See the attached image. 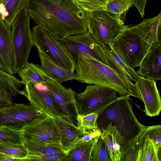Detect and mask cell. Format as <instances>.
Wrapping results in <instances>:
<instances>
[{
  "instance_id": "6da1fadb",
  "label": "cell",
  "mask_w": 161,
  "mask_h": 161,
  "mask_svg": "<svg viewBox=\"0 0 161 161\" xmlns=\"http://www.w3.org/2000/svg\"><path fill=\"white\" fill-rule=\"evenodd\" d=\"M32 19L60 38L88 32L86 12L72 0H30L27 7Z\"/></svg>"
},
{
  "instance_id": "7a4b0ae2",
  "label": "cell",
  "mask_w": 161,
  "mask_h": 161,
  "mask_svg": "<svg viewBox=\"0 0 161 161\" xmlns=\"http://www.w3.org/2000/svg\"><path fill=\"white\" fill-rule=\"evenodd\" d=\"M129 98L128 95L117 97L98 112L97 128L102 131L111 123L124 138L121 152L130 142L140 136L146 127L137 119Z\"/></svg>"
},
{
  "instance_id": "3957f363",
  "label": "cell",
  "mask_w": 161,
  "mask_h": 161,
  "mask_svg": "<svg viewBox=\"0 0 161 161\" xmlns=\"http://www.w3.org/2000/svg\"><path fill=\"white\" fill-rule=\"evenodd\" d=\"M75 62V74L80 82L109 87L120 96L135 97L126 81L106 65L83 54L77 56Z\"/></svg>"
},
{
  "instance_id": "277c9868",
  "label": "cell",
  "mask_w": 161,
  "mask_h": 161,
  "mask_svg": "<svg viewBox=\"0 0 161 161\" xmlns=\"http://www.w3.org/2000/svg\"><path fill=\"white\" fill-rule=\"evenodd\" d=\"M129 67H139L151 47L142 37L136 25L125 26L109 45Z\"/></svg>"
},
{
  "instance_id": "5b68a950",
  "label": "cell",
  "mask_w": 161,
  "mask_h": 161,
  "mask_svg": "<svg viewBox=\"0 0 161 161\" xmlns=\"http://www.w3.org/2000/svg\"><path fill=\"white\" fill-rule=\"evenodd\" d=\"M88 32L102 48L110 45L125 26L121 16L105 9L86 12Z\"/></svg>"
},
{
  "instance_id": "8992f818",
  "label": "cell",
  "mask_w": 161,
  "mask_h": 161,
  "mask_svg": "<svg viewBox=\"0 0 161 161\" xmlns=\"http://www.w3.org/2000/svg\"><path fill=\"white\" fill-rule=\"evenodd\" d=\"M31 31L33 46L42 50L60 67L74 72L75 62L62 45L57 35L39 25L35 26Z\"/></svg>"
},
{
  "instance_id": "52a82bcc",
  "label": "cell",
  "mask_w": 161,
  "mask_h": 161,
  "mask_svg": "<svg viewBox=\"0 0 161 161\" xmlns=\"http://www.w3.org/2000/svg\"><path fill=\"white\" fill-rule=\"evenodd\" d=\"M31 19L26 7L17 15L11 26L15 74L28 63L30 52L33 46Z\"/></svg>"
},
{
  "instance_id": "ba28073f",
  "label": "cell",
  "mask_w": 161,
  "mask_h": 161,
  "mask_svg": "<svg viewBox=\"0 0 161 161\" xmlns=\"http://www.w3.org/2000/svg\"><path fill=\"white\" fill-rule=\"evenodd\" d=\"M117 92L109 87L95 85L86 86L85 90L76 95L79 114L98 112L114 100Z\"/></svg>"
},
{
  "instance_id": "9c48e42d",
  "label": "cell",
  "mask_w": 161,
  "mask_h": 161,
  "mask_svg": "<svg viewBox=\"0 0 161 161\" xmlns=\"http://www.w3.org/2000/svg\"><path fill=\"white\" fill-rule=\"evenodd\" d=\"M47 116L31 104H13L0 108V126L21 130Z\"/></svg>"
},
{
  "instance_id": "30bf717a",
  "label": "cell",
  "mask_w": 161,
  "mask_h": 161,
  "mask_svg": "<svg viewBox=\"0 0 161 161\" xmlns=\"http://www.w3.org/2000/svg\"><path fill=\"white\" fill-rule=\"evenodd\" d=\"M45 77L43 84L47 91L61 108L70 123L77 126L79 114L76 104V92L70 87H64L46 73Z\"/></svg>"
},
{
  "instance_id": "8fae6325",
  "label": "cell",
  "mask_w": 161,
  "mask_h": 161,
  "mask_svg": "<svg viewBox=\"0 0 161 161\" xmlns=\"http://www.w3.org/2000/svg\"><path fill=\"white\" fill-rule=\"evenodd\" d=\"M18 93L25 97L30 104L44 114L53 118L61 119L71 124L61 108L46 89H40L36 84L29 83L25 85L23 90H19Z\"/></svg>"
},
{
  "instance_id": "7c38bea8",
  "label": "cell",
  "mask_w": 161,
  "mask_h": 161,
  "mask_svg": "<svg viewBox=\"0 0 161 161\" xmlns=\"http://www.w3.org/2000/svg\"><path fill=\"white\" fill-rule=\"evenodd\" d=\"M59 40L75 62L78 55L83 54L90 56L106 65L99 46L88 31L65 38H59Z\"/></svg>"
},
{
  "instance_id": "4fadbf2b",
  "label": "cell",
  "mask_w": 161,
  "mask_h": 161,
  "mask_svg": "<svg viewBox=\"0 0 161 161\" xmlns=\"http://www.w3.org/2000/svg\"><path fill=\"white\" fill-rule=\"evenodd\" d=\"M21 131L24 141L60 142L57 126L50 116L26 125Z\"/></svg>"
},
{
  "instance_id": "5bb4252c",
  "label": "cell",
  "mask_w": 161,
  "mask_h": 161,
  "mask_svg": "<svg viewBox=\"0 0 161 161\" xmlns=\"http://www.w3.org/2000/svg\"><path fill=\"white\" fill-rule=\"evenodd\" d=\"M156 82L138 75L135 84L144 104V111L151 117L158 115L161 110L160 93Z\"/></svg>"
},
{
  "instance_id": "9a60e30c",
  "label": "cell",
  "mask_w": 161,
  "mask_h": 161,
  "mask_svg": "<svg viewBox=\"0 0 161 161\" xmlns=\"http://www.w3.org/2000/svg\"><path fill=\"white\" fill-rule=\"evenodd\" d=\"M106 62V65L113 69L126 82L135 97L142 101L141 96L135 84L138 76L136 71L126 64L122 58L108 45L102 48L99 47Z\"/></svg>"
},
{
  "instance_id": "2e32d148",
  "label": "cell",
  "mask_w": 161,
  "mask_h": 161,
  "mask_svg": "<svg viewBox=\"0 0 161 161\" xmlns=\"http://www.w3.org/2000/svg\"><path fill=\"white\" fill-rule=\"evenodd\" d=\"M136 72L142 77L156 81L161 80V43L152 45Z\"/></svg>"
},
{
  "instance_id": "e0dca14e",
  "label": "cell",
  "mask_w": 161,
  "mask_h": 161,
  "mask_svg": "<svg viewBox=\"0 0 161 161\" xmlns=\"http://www.w3.org/2000/svg\"><path fill=\"white\" fill-rule=\"evenodd\" d=\"M0 57L4 70L11 75L15 74L11 26L7 25L0 16Z\"/></svg>"
},
{
  "instance_id": "ac0fdd59",
  "label": "cell",
  "mask_w": 161,
  "mask_h": 161,
  "mask_svg": "<svg viewBox=\"0 0 161 161\" xmlns=\"http://www.w3.org/2000/svg\"><path fill=\"white\" fill-rule=\"evenodd\" d=\"M53 118L58 130L62 147L66 153L77 144L82 131L78 127L61 119Z\"/></svg>"
},
{
  "instance_id": "d6986e66",
  "label": "cell",
  "mask_w": 161,
  "mask_h": 161,
  "mask_svg": "<svg viewBox=\"0 0 161 161\" xmlns=\"http://www.w3.org/2000/svg\"><path fill=\"white\" fill-rule=\"evenodd\" d=\"M109 152L112 161H120L124 138L111 123L102 131L100 136Z\"/></svg>"
},
{
  "instance_id": "ffe728a7",
  "label": "cell",
  "mask_w": 161,
  "mask_h": 161,
  "mask_svg": "<svg viewBox=\"0 0 161 161\" xmlns=\"http://www.w3.org/2000/svg\"><path fill=\"white\" fill-rule=\"evenodd\" d=\"M37 49L41 66L48 75L60 84L68 80H77L75 73L60 67L42 50L39 49Z\"/></svg>"
},
{
  "instance_id": "44dd1931",
  "label": "cell",
  "mask_w": 161,
  "mask_h": 161,
  "mask_svg": "<svg viewBox=\"0 0 161 161\" xmlns=\"http://www.w3.org/2000/svg\"><path fill=\"white\" fill-rule=\"evenodd\" d=\"M143 19L136 25L142 37L151 46L161 42V14Z\"/></svg>"
},
{
  "instance_id": "7402d4cb",
  "label": "cell",
  "mask_w": 161,
  "mask_h": 161,
  "mask_svg": "<svg viewBox=\"0 0 161 161\" xmlns=\"http://www.w3.org/2000/svg\"><path fill=\"white\" fill-rule=\"evenodd\" d=\"M30 0H0V16L8 25L11 26L18 13L27 7Z\"/></svg>"
},
{
  "instance_id": "603a6c76",
  "label": "cell",
  "mask_w": 161,
  "mask_h": 161,
  "mask_svg": "<svg viewBox=\"0 0 161 161\" xmlns=\"http://www.w3.org/2000/svg\"><path fill=\"white\" fill-rule=\"evenodd\" d=\"M21 78V85L29 83L43 84L45 81L46 73L41 65L28 63L17 73Z\"/></svg>"
},
{
  "instance_id": "cb8c5ba5",
  "label": "cell",
  "mask_w": 161,
  "mask_h": 161,
  "mask_svg": "<svg viewBox=\"0 0 161 161\" xmlns=\"http://www.w3.org/2000/svg\"><path fill=\"white\" fill-rule=\"evenodd\" d=\"M161 153L153 141L143 132L139 138L137 161H161Z\"/></svg>"
},
{
  "instance_id": "d4e9b609",
  "label": "cell",
  "mask_w": 161,
  "mask_h": 161,
  "mask_svg": "<svg viewBox=\"0 0 161 161\" xmlns=\"http://www.w3.org/2000/svg\"><path fill=\"white\" fill-rule=\"evenodd\" d=\"M27 155L41 154L64 152L59 142L24 141Z\"/></svg>"
},
{
  "instance_id": "484cf974",
  "label": "cell",
  "mask_w": 161,
  "mask_h": 161,
  "mask_svg": "<svg viewBox=\"0 0 161 161\" xmlns=\"http://www.w3.org/2000/svg\"><path fill=\"white\" fill-rule=\"evenodd\" d=\"M99 137L87 142L77 144L66 153L67 161H91L95 142Z\"/></svg>"
},
{
  "instance_id": "4316f807",
  "label": "cell",
  "mask_w": 161,
  "mask_h": 161,
  "mask_svg": "<svg viewBox=\"0 0 161 161\" xmlns=\"http://www.w3.org/2000/svg\"><path fill=\"white\" fill-rule=\"evenodd\" d=\"M21 85L20 80L16 77L0 69V85L7 93L15 96Z\"/></svg>"
},
{
  "instance_id": "83f0119b",
  "label": "cell",
  "mask_w": 161,
  "mask_h": 161,
  "mask_svg": "<svg viewBox=\"0 0 161 161\" xmlns=\"http://www.w3.org/2000/svg\"><path fill=\"white\" fill-rule=\"evenodd\" d=\"M0 143L23 144L24 139L21 130L0 126Z\"/></svg>"
},
{
  "instance_id": "f1b7e54d",
  "label": "cell",
  "mask_w": 161,
  "mask_h": 161,
  "mask_svg": "<svg viewBox=\"0 0 161 161\" xmlns=\"http://www.w3.org/2000/svg\"><path fill=\"white\" fill-rule=\"evenodd\" d=\"M0 152L22 160L27 155V151L23 144L0 143Z\"/></svg>"
},
{
  "instance_id": "f546056e",
  "label": "cell",
  "mask_w": 161,
  "mask_h": 161,
  "mask_svg": "<svg viewBox=\"0 0 161 161\" xmlns=\"http://www.w3.org/2000/svg\"><path fill=\"white\" fill-rule=\"evenodd\" d=\"M91 161H112L108 150L100 136L95 142Z\"/></svg>"
},
{
  "instance_id": "4dcf8cb0",
  "label": "cell",
  "mask_w": 161,
  "mask_h": 161,
  "mask_svg": "<svg viewBox=\"0 0 161 161\" xmlns=\"http://www.w3.org/2000/svg\"><path fill=\"white\" fill-rule=\"evenodd\" d=\"M134 4V0H108L105 9L120 16Z\"/></svg>"
},
{
  "instance_id": "1f68e13d",
  "label": "cell",
  "mask_w": 161,
  "mask_h": 161,
  "mask_svg": "<svg viewBox=\"0 0 161 161\" xmlns=\"http://www.w3.org/2000/svg\"><path fill=\"white\" fill-rule=\"evenodd\" d=\"M73 2L86 12L105 9L108 0H72Z\"/></svg>"
},
{
  "instance_id": "d6a6232c",
  "label": "cell",
  "mask_w": 161,
  "mask_h": 161,
  "mask_svg": "<svg viewBox=\"0 0 161 161\" xmlns=\"http://www.w3.org/2000/svg\"><path fill=\"white\" fill-rule=\"evenodd\" d=\"M67 161L65 152L41 154L27 155L22 161Z\"/></svg>"
},
{
  "instance_id": "836d02e7",
  "label": "cell",
  "mask_w": 161,
  "mask_h": 161,
  "mask_svg": "<svg viewBox=\"0 0 161 161\" xmlns=\"http://www.w3.org/2000/svg\"><path fill=\"white\" fill-rule=\"evenodd\" d=\"M98 116V112L84 115L79 114L77 119V126L82 131L97 128V121Z\"/></svg>"
},
{
  "instance_id": "e575fe53",
  "label": "cell",
  "mask_w": 161,
  "mask_h": 161,
  "mask_svg": "<svg viewBox=\"0 0 161 161\" xmlns=\"http://www.w3.org/2000/svg\"><path fill=\"white\" fill-rule=\"evenodd\" d=\"M140 136L130 142L122 152L120 161H137Z\"/></svg>"
},
{
  "instance_id": "d590c367",
  "label": "cell",
  "mask_w": 161,
  "mask_h": 161,
  "mask_svg": "<svg viewBox=\"0 0 161 161\" xmlns=\"http://www.w3.org/2000/svg\"><path fill=\"white\" fill-rule=\"evenodd\" d=\"M143 132L153 141L157 149L161 152V125L158 124L151 126H146Z\"/></svg>"
},
{
  "instance_id": "8d00e7d4",
  "label": "cell",
  "mask_w": 161,
  "mask_h": 161,
  "mask_svg": "<svg viewBox=\"0 0 161 161\" xmlns=\"http://www.w3.org/2000/svg\"><path fill=\"white\" fill-rule=\"evenodd\" d=\"M101 133L102 131L98 128L83 131L82 136L79 138L77 144L87 142L100 137Z\"/></svg>"
},
{
  "instance_id": "74e56055",
  "label": "cell",
  "mask_w": 161,
  "mask_h": 161,
  "mask_svg": "<svg viewBox=\"0 0 161 161\" xmlns=\"http://www.w3.org/2000/svg\"><path fill=\"white\" fill-rule=\"evenodd\" d=\"M13 97L0 85V108L13 104Z\"/></svg>"
},
{
  "instance_id": "f35d334b",
  "label": "cell",
  "mask_w": 161,
  "mask_h": 161,
  "mask_svg": "<svg viewBox=\"0 0 161 161\" xmlns=\"http://www.w3.org/2000/svg\"><path fill=\"white\" fill-rule=\"evenodd\" d=\"M147 0H134V4L142 17L144 16Z\"/></svg>"
},
{
  "instance_id": "ab89813d",
  "label": "cell",
  "mask_w": 161,
  "mask_h": 161,
  "mask_svg": "<svg viewBox=\"0 0 161 161\" xmlns=\"http://www.w3.org/2000/svg\"><path fill=\"white\" fill-rule=\"evenodd\" d=\"M19 161L21 159L0 152V161Z\"/></svg>"
},
{
  "instance_id": "60d3db41",
  "label": "cell",
  "mask_w": 161,
  "mask_h": 161,
  "mask_svg": "<svg viewBox=\"0 0 161 161\" xmlns=\"http://www.w3.org/2000/svg\"><path fill=\"white\" fill-rule=\"evenodd\" d=\"M0 69L4 70L3 66L0 57Z\"/></svg>"
}]
</instances>
